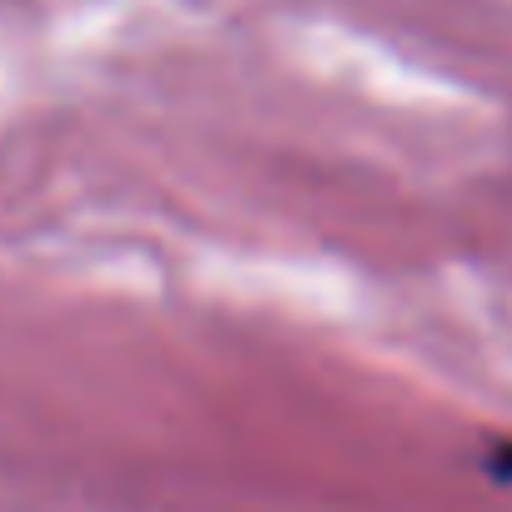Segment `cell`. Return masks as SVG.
I'll return each instance as SVG.
<instances>
[{
	"label": "cell",
	"instance_id": "1",
	"mask_svg": "<svg viewBox=\"0 0 512 512\" xmlns=\"http://www.w3.org/2000/svg\"><path fill=\"white\" fill-rule=\"evenodd\" d=\"M492 472H497V477H512V447H502V452L492 457Z\"/></svg>",
	"mask_w": 512,
	"mask_h": 512
}]
</instances>
